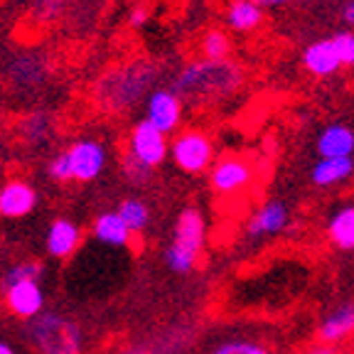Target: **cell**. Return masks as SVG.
<instances>
[{
	"label": "cell",
	"instance_id": "cell-1",
	"mask_svg": "<svg viewBox=\"0 0 354 354\" xmlns=\"http://www.w3.org/2000/svg\"><path fill=\"white\" fill-rule=\"evenodd\" d=\"M160 77V64L148 57L118 62L109 66L94 84V104L109 116H126L153 94Z\"/></svg>",
	"mask_w": 354,
	"mask_h": 354
},
{
	"label": "cell",
	"instance_id": "cell-2",
	"mask_svg": "<svg viewBox=\"0 0 354 354\" xmlns=\"http://www.w3.org/2000/svg\"><path fill=\"white\" fill-rule=\"evenodd\" d=\"M170 86L189 104H214L243 86V69L232 59H192L175 74Z\"/></svg>",
	"mask_w": 354,
	"mask_h": 354
},
{
	"label": "cell",
	"instance_id": "cell-3",
	"mask_svg": "<svg viewBox=\"0 0 354 354\" xmlns=\"http://www.w3.org/2000/svg\"><path fill=\"white\" fill-rule=\"evenodd\" d=\"M207 243V219L199 207L180 209L172 227V239L165 249V263L172 273L187 276L197 268Z\"/></svg>",
	"mask_w": 354,
	"mask_h": 354
},
{
	"label": "cell",
	"instance_id": "cell-4",
	"mask_svg": "<svg viewBox=\"0 0 354 354\" xmlns=\"http://www.w3.org/2000/svg\"><path fill=\"white\" fill-rule=\"evenodd\" d=\"M28 337L39 354H82V330L62 315L42 313L28 327Z\"/></svg>",
	"mask_w": 354,
	"mask_h": 354
},
{
	"label": "cell",
	"instance_id": "cell-5",
	"mask_svg": "<svg viewBox=\"0 0 354 354\" xmlns=\"http://www.w3.org/2000/svg\"><path fill=\"white\" fill-rule=\"evenodd\" d=\"M170 158L187 175H205L216 160L214 140L205 128H183L170 138Z\"/></svg>",
	"mask_w": 354,
	"mask_h": 354
},
{
	"label": "cell",
	"instance_id": "cell-6",
	"mask_svg": "<svg viewBox=\"0 0 354 354\" xmlns=\"http://www.w3.org/2000/svg\"><path fill=\"white\" fill-rule=\"evenodd\" d=\"M209 189L216 197H236L246 192L256 180V165L246 153L216 155L214 165L207 172Z\"/></svg>",
	"mask_w": 354,
	"mask_h": 354
},
{
	"label": "cell",
	"instance_id": "cell-7",
	"mask_svg": "<svg viewBox=\"0 0 354 354\" xmlns=\"http://www.w3.org/2000/svg\"><path fill=\"white\" fill-rule=\"evenodd\" d=\"M64 155L69 162L72 183H94L104 175L106 165H109L106 143L99 138H91V136H82V138L72 140L64 148Z\"/></svg>",
	"mask_w": 354,
	"mask_h": 354
},
{
	"label": "cell",
	"instance_id": "cell-8",
	"mask_svg": "<svg viewBox=\"0 0 354 354\" xmlns=\"http://www.w3.org/2000/svg\"><path fill=\"white\" fill-rule=\"evenodd\" d=\"M126 153L133 155L143 165H148L150 170H155V167H160L170 158V136L158 131L150 121L140 118L128 131Z\"/></svg>",
	"mask_w": 354,
	"mask_h": 354
},
{
	"label": "cell",
	"instance_id": "cell-9",
	"mask_svg": "<svg viewBox=\"0 0 354 354\" xmlns=\"http://www.w3.org/2000/svg\"><path fill=\"white\" fill-rule=\"evenodd\" d=\"M143 118L153 123L158 131L165 133V136H175L177 131H183L185 99L172 86H158L145 99Z\"/></svg>",
	"mask_w": 354,
	"mask_h": 354
},
{
	"label": "cell",
	"instance_id": "cell-10",
	"mask_svg": "<svg viewBox=\"0 0 354 354\" xmlns=\"http://www.w3.org/2000/svg\"><path fill=\"white\" fill-rule=\"evenodd\" d=\"M52 62L42 52H20L6 66V79L15 91H35L47 84Z\"/></svg>",
	"mask_w": 354,
	"mask_h": 354
},
{
	"label": "cell",
	"instance_id": "cell-11",
	"mask_svg": "<svg viewBox=\"0 0 354 354\" xmlns=\"http://www.w3.org/2000/svg\"><path fill=\"white\" fill-rule=\"evenodd\" d=\"M288 227H290V209H288V205L281 202V199H268V202L256 207L249 214L243 234L249 239H254V241H261V239L278 236Z\"/></svg>",
	"mask_w": 354,
	"mask_h": 354
},
{
	"label": "cell",
	"instance_id": "cell-12",
	"mask_svg": "<svg viewBox=\"0 0 354 354\" xmlns=\"http://www.w3.org/2000/svg\"><path fill=\"white\" fill-rule=\"evenodd\" d=\"M39 205V194L28 180L15 177L0 187V216L3 219H25Z\"/></svg>",
	"mask_w": 354,
	"mask_h": 354
},
{
	"label": "cell",
	"instance_id": "cell-13",
	"mask_svg": "<svg viewBox=\"0 0 354 354\" xmlns=\"http://www.w3.org/2000/svg\"><path fill=\"white\" fill-rule=\"evenodd\" d=\"M6 308L10 315L30 322L42 315L44 293L39 288V281H20L12 283V286H6Z\"/></svg>",
	"mask_w": 354,
	"mask_h": 354
},
{
	"label": "cell",
	"instance_id": "cell-14",
	"mask_svg": "<svg viewBox=\"0 0 354 354\" xmlns=\"http://www.w3.org/2000/svg\"><path fill=\"white\" fill-rule=\"evenodd\" d=\"M354 335V300L332 308L325 317L320 320L315 332V339L322 344H332L337 347L344 339H349Z\"/></svg>",
	"mask_w": 354,
	"mask_h": 354
},
{
	"label": "cell",
	"instance_id": "cell-15",
	"mask_svg": "<svg viewBox=\"0 0 354 354\" xmlns=\"http://www.w3.org/2000/svg\"><path fill=\"white\" fill-rule=\"evenodd\" d=\"M84 232L79 224H74L72 219H55L47 229V254L55 256V259H69L72 254H77V249L82 246Z\"/></svg>",
	"mask_w": 354,
	"mask_h": 354
},
{
	"label": "cell",
	"instance_id": "cell-16",
	"mask_svg": "<svg viewBox=\"0 0 354 354\" xmlns=\"http://www.w3.org/2000/svg\"><path fill=\"white\" fill-rule=\"evenodd\" d=\"M303 66L305 72L313 74L317 79L335 77V74L342 69V62H339L337 52L332 47V39H317V42H310L303 50Z\"/></svg>",
	"mask_w": 354,
	"mask_h": 354
},
{
	"label": "cell",
	"instance_id": "cell-17",
	"mask_svg": "<svg viewBox=\"0 0 354 354\" xmlns=\"http://www.w3.org/2000/svg\"><path fill=\"white\" fill-rule=\"evenodd\" d=\"M315 150L320 158H352L354 155V128L344 123H330L317 133Z\"/></svg>",
	"mask_w": 354,
	"mask_h": 354
},
{
	"label": "cell",
	"instance_id": "cell-18",
	"mask_svg": "<svg viewBox=\"0 0 354 354\" xmlns=\"http://www.w3.org/2000/svg\"><path fill=\"white\" fill-rule=\"evenodd\" d=\"M17 138L22 140L30 148H42L52 140L55 136V118L47 113V111H32V113H25V116L17 121Z\"/></svg>",
	"mask_w": 354,
	"mask_h": 354
},
{
	"label": "cell",
	"instance_id": "cell-19",
	"mask_svg": "<svg viewBox=\"0 0 354 354\" xmlns=\"http://www.w3.org/2000/svg\"><path fill=\"white\" fill-rule=\"evenodd\" d=\"M354 175V158H320L310 167V183L320 189L337 187Z\"/></svg>",
	"mask_w": 354,
	"mask_h": 354
},
{
	"label": "cell",
	"instance_id": "cell-20",
	"mask_svg": "<svg viewBox=\"0 0 354 354\" xmlns=\"http://www.w3.org/2000/svg\"><path fill=\"white\" fill-rule=\"evenodd\" d=\"M266 8H261L256 0H229L224 10V22L234 32H254L263 25Z\"/></svg>",
	"mask_w": 354,
	"mask_h": 354
},
{
	"label": "cell",
	"instance_id": "cell-21",
	"mask_svg": "<svg viewBox=\"0 0 354 354\" xmlns=\"http://www.w3.org/2000/svg\"><path fill=\"white\" fill-rule=\"evenodd\" d=\"M91 236L96 241L106 243V246H128L133 241L131 229L126 227V221L121 219L118 212H101L96 219L91 221Z\"/></svg>",
	"mask_w": 354,
	"mask_h": 354
},
{
	"label": "cell",
	"instance_id": "cell-22",
	"mask_svg": "<svg viewBox=\"0 0 354 354\" xmlns=\"http://www.w3.org/2000/svg\"><path fill=\"white\" fill-rule=\"evenodd\" d=\"M325 234L339 251H354V205L337 207L327 219Z\"/></svg>",
	"mask_w": 354,
	"mask_h": 354
},
{
	"label": "cell",
	"instance_id": "cell-23",
	"mask_svg": "<svg viewBox=\"0 0 354 354\" xmlns=\"http://www.w3.org/2000/svg\"><path fill=\"white\" fill-rule=\"evenodd\" d=\"M232 50H234L232 37H229V32L224 28H209L199 37V55H202V59L224 62L229 59Z\"/></svg>",
	"mask_w": 354,
	"mask_h": 354
},
{
	"label": "cell",
	"instance_id": "cell-24",
	"mask_svg": "<svg viewBox=\"0 0 354 354\" xmlns=\"http://www.w3.org/2000/svg\"><path fill=\"white\" fill-rule=\"evenodd\" d=\"M116 212L121 214V219L126 221V227L131 229L133 236H138V234H143L145 229H148V224H150V207L145 205L143 199H138V197L123 199Z\"/></svg>",
	"mask_w": 354,
	"mask_h": 354
},
{
	"label": "cell",
	"instance_id": "cell-25",
	"mask_svg": "<svg viewBox=\"0 0 354 354\" xmlns=\"http://www.w3.org/2000/svg\"><path fill=\"white\" fill-rule=\"evenodd\" d=\"M66 10V0H32L30 8V17L37 25H52L57 22Z\"/></svg>",
	"mask_w": 354,
	"mask_h": 354
},
{
	"label": "cell",
	"instance_id": "cell-26",
	"mask_svg": "<svg viewBox=\"0 0 354 354\" xmlns=\"http://www.w3.org/2000/svg\"><path fill=\"white\" fill-rule=\"evenodd\" d=\"M155 170H150L148 165H143L140 160H136L133 155L123 153L121 155V175L126 183L136 185V187H143V185L150 183V177H153Z\"/></svg>",
	"mask_w": 354,
	"mask_h": 354
},
{
	"label": "cell",
	"instance_id": "cell-27",
	"mask_svg": "<svg viewBox=\"0 0 354 354\" xmlns=\"http://www.w3.org/2000/svg\"><path fill=\"white\" fill-rule=\"evenodd\" d=\"M209 354H271V349L256 339H229L216 344Z\"/></svg>",
	"mask_w": 354,
	"mask_h": 354
},
{
	"label": "cell",
	"instance_id": "cell-28",
	"mask_svg": "<svg viewBox=\"0 0 354 354\" xmlns=\"http://www.w3.org/2000/svg\"><path fill=\"white\" fill-rule=\"evenodd\" d=\"M39 276H42V263L39 261H22V263H15L8 268L6 286H12V283L20 281H39Z\"/></svg>",
	"mask_w": 354,
	"mask_h": 354
},
{
	"label": "cell",
	"instance_id": "cell-29",
	"mask_svg": "<svg viewBox=\"0 0 354 354\" xmlns=\"http://www.w3.org/2000/svg\"><path fill=\"white\" fill-rule=\"evenodd\" d=\"M330 39L339 62H342V66H354V30H339Z\"/></svg>",
	"mask_w": 354,
	"mask_h": 354
},
{
	"label": "cell",
	"instance_id": "cell-30",
	"mask_svg": "<svg viewBox=\"0 0 354 354\" xmlns=\"http://www.w3.org/2000/svg\"><path fill=\"white\" fill-rule=\"evenodd\" d=\"M47 177H50L52 183H72L69 162H66L64 150H59V153L50 158V162H47Z\"/></svg>",
	"mask_w": 354,
	"mask_h": 354
},
{
	"label": "cell",
	"instance_id": "cell-31",
	"mask_svg": "<svg viewBox=\"0 0 354 354\" xmlns=\"http://www.w3.org/2000/svg\"><path fill=\"white\" fill-rule=\"evenodd\" d=\"M126 22H128V28H133V30L145 28V25L150 22V8L143 6V3H136V6L128 10Z\"/></svg>",
	"mask_w": 354,
	"mask_h": 354
},
{
	"label": "cell",
	"instance_id": "cell-32",
	"mask_svg": "<svg viewBox=\"0 0 354 354\" xmlns=\"http://www.w3.org/2000/svg\"><path fill=\"white\" fill-rule=\"evenodd\" d=\"M339 17H342V22L347 25V30H354V0L344 3L342 10H339Z\"/></svg>",
	"mask_w": 354,
	"mask_h": 354
},
{
	"label": "cell",
	"instance_id": "cell-33",
	"mask_svg": "<svg viewBox=\"0 0 354 354\" xmlns=\"http://www.w3.org/2000/svg\"><path fill=\"white\" fill-rule=\"evenodd\" d=\"M305 354H339L337 347H332V344H322V342H315L313 347L305 349Z\"/></svg>",
	"mask_w": 354,
	"mask_h": 354
},
{
	"label": "cell",
	"instance_id": "cell-34",
	"mask_svg": "<svg viewBox=\"0 0 354 354\" xmlns=\"http://www.w3.org/2000/svg\"><path fill=\"white\" fill-rule=\"evenodd\" d=\"M261 8H281V6H288V3H293V0H256Z\"/></svg>",
	"mask_w": 354,
	"mask_h": 354
},
{
	"label": "cell",
	"instance_id": "cell-35",
	"mask_svg": "<svg viewBox=\"0 0 354 354\" xmlns=\"http://www.w3.org/2000/svg\"><path fill=\"white\" fill-rule=\"evenodd\" d=\"M121 354H155V349L153 347H128V349H123Z\"/></svg>",
	"mask_w": 354,
	"mask_h": 354
},
{
	"label": "cell",
	"instance_id": "cell-36",
	"mask_svg": "<svg viewBox=\"0 0 354 354\" xmlns=\"http://www.w3.org/2000/svg\"><path fill=\"white\" fill-rule=\"evenodd\" d=\"M0 354H15V349H12L8 342H3V339H0Z\"/></svg>",
	"mask_w": 354,
	"mask_h": 354
}]
</instances>
